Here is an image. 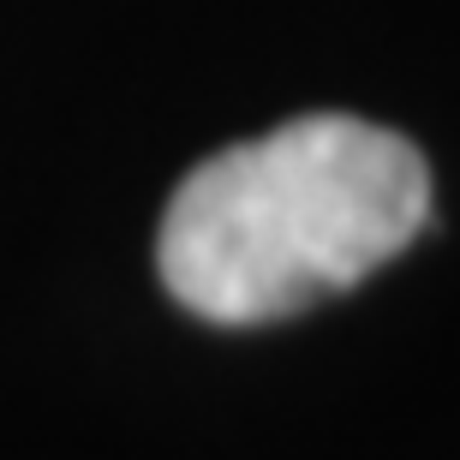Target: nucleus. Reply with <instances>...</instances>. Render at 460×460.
<instances>
[{
    "label": "nucleus",
    "mask_w": 460,
    "mask_h": 460,
    "mask_svg": "<svg viewBox=\"0 0 460 460\" xmlns=\"http://www.w3.org/2000/svg\"><path fill=\"white\" fill-rule=\"evenodd\" d=\"M425 222L419 144L358 114H299L180 180L155 263L204 323L252 329L358 288Z\"/></svg>",
    "instance_id": "f257e3e1"
}]
</instances>
